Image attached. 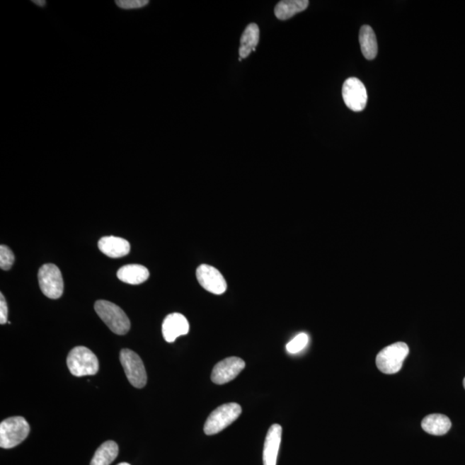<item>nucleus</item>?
<instances>
[{
    "mask_svg": "<svg viewBox=\"0 0 465 465\" xmlns=\"http://www.w3.org/2000/svg\"><path fill=\"white\" fill-rule=\"evenodd\" d=\"M360 42L362 54L365 59H374L379 51L374 30L371 26L364 25L360 29Z\"/></svg>",
    "mask_w": 465,
    "mask_h": 465,
    "instance_id": "18",
    "label": "nucleus"
},
{
    "mask_svg": "<svg viewBox=\"0 0 465 465\" xmlns=\"http://www.w3.org/2000/svg\"><path fill=\"white\" fill-rule=\"evenodd\" d=\"M98 248L106 256L117 258L129 254L130 244L128 241L121 237L105 236L99 240Z\"/></svg>",
    "mask_w": 465,
    "mask_h": 465,
    "instance_id": "13",
    "label": "nucleus"
},
{
    "mask_svg": "<svg viewBox=\"0 0 465 465\" xmlns=\"http://www.w3.org/2000/svg\"><path fill=\"white\" fill-rule=\"evenodd\" d=\"M421 427L429 435L441 436L446 435L450 430L452 423L447 416L440 413H433L425 417L421 423Z\"/></svg>",
    "mask_w": 465,
    "mask_h": 465,
    "instance_id": "15",
    "label": "nucleus"
},
{
    "mask_svg": "<svg viewBox=\"0 0 465 465\" xmlns=\"http://www.w3.org/2000/svg\"><path fill=\"white\" fill-rule=\"evenodd\" d=\"M309 343V336L304 333H299L286 345V350L292 355L299 352L304 350Z\"/></svg>",
    "mask_w": 465,
    "mask_h": 465,
    "instance_id": "20",
    "label": "nucleus"
},
{
    "mask_svg": "<svg viewBox=\"0 0 465 465\" xmlns=\"http://www.w3.org/2000/svg\"><path fill=\"white\" fill-rule=\"evenodd\" d=\"M120 362L130 383L137 389L145 387L148 376L141 357L130 349H122Z\"/></svg>",
    "mask_w": 465,
    "mask_h": 465,
    "instance_id": "7",
    "label": "nucleus"
},
{
    "mask_svg": "<svg viewBox=\"0 0 465 465\" xmlns=\"http://www.w3.org/2000/svg\"><path fill=\"white\" fill-rule=\"evenodd\" d=\"M282 439V427L274 424L269 428L265 437L263 464L264 465H277L278 451H280Z\"/></svg>",
    "mask_w": 465,
    "mask_h": 465,
    "instance_id": "12",
    "label": "nucleus"
},
{
    "mask_svg": "<svg viewBox=\"0 0 465 465\" xmlns=\"http://www.w3.org/2000/svg\"><path fill=\"white\" fill-rule=\"evenodd\" d=\"M67 364L71 374L78 377L97 374L99 369L97 356L86 347L71 349Z\"/></svg>",
    "mask_w": 465,
    "mask_h": 465,
    "instance_id": "2",
    "label": "nucleus"
},
{
    "mask_svg": "<svg viewBox=\"0 0 465 465\" xmlns=\"http://www.w3.org/2000/svg\"><path fill=\"white\" fill-rule=\"evenodd\" d=\"M241 407L237 403H226L214 409L205 424L207 435H214L228 427L236 421L241 413Z\"/></svg>",
    "mask_w": 465,
    "mask_h": 465,
    "instance_id": "5",
    "label": "nucleus"
},
{
    "mask_svg": "<svg viewBox=\"0 0 465 465\" xmlns=\"http://www.w3.org/2000/svg\"><path fill=\"white\" fill-rule=\"evenodd\" d=\"M15 256L11 250L5 245L0 246V268L8 271L13 265Z\"/></svg>",
    "mask_w": 465,
    "mask_h": 465,
    "instance_id": "21",
    "label": "nucleus"
},
{
    "mask_svg": "<svg viewBox=\"0 0 465 465\" xmlns=\"http://www.w3.org/2000/svg\"><path fill=\"white\" fill-rule=\"evenodd\" d=\"M30 432V425L23 417L4 420L0 424V447L4 449L16 447L27 438Z\"/></svg>",
    "mask_w": 465,
    "mask_h": 465,
    "instance_id": "3",
    "label": "nucleus"
},
{
    "mask_svg": "<svg viewBox=\"0 0 465 465\" xmlns=\"http://www.w3.org/2000/svg\"><path fill=\"white\" fill-rule=\"evenodd\" d=\"M95 311L111 331L125 335L130 331V321L123 310L109 301L99 300L94 305Z\"/></svg>",
    "mask_w": 465,
    "mask_h": 465,
    "instance_id": "1",
    "label": "nucleus"
},
{
    "mask_svg": "<svg viewBox=\"0 0 465 465\" xmlns=\"http://www.w3.org/2000/svg\"><path fill=\"white\" fill-rule=\"evenodd\" d=\"M119 448L113 440L106 441L98 448L91 465H110L117 459Z\"/></svg>",
    "mask_w": 465,
    "mask_h": 465,
    "instance_id": "19",
    "label": "nucleus"
},
{
    "mask_svg": "<svg viewBox=\"0 0 465 465\" xmlns=\"http://www.w3.org/2000/svg\"><path fill=\"white\" fill-rule=\"evenodd\" d=\"M343 97L345 105L355 113H360L367 107V91L359 79L349 78L344 82Z\"/></svg>",
    "mask_w": 465,
    "mask_h": 465,
    "instance_id": "8",
    "label": "nucleus"
},
{
    "mask_svg": "<svg viewBox=\"0 0 465 465\" xmlns=\"http://www.w3.org/2000/svg\"><path fill=\"white\" fill-rule=\"evenodd\" d=\"M117 465H130V464H128V463H121V464H119Z\"/></svg>",
    "mask_w": 465,
    "mask_h": 465,
    "instance_id": "25",
    "label": "nucleus"
},
{
    "mask_svg": "<svg viewBox=\"0 0 465 465\" xmlns=\"http://www.w3.org/2000/svg\"><path fill=\"white\" fill-rule=\"evenodd\" d=\"M196 276L198 283L207 292L222 295L226 291V282L222 273L214 266L209 265H201L197 269Z\"/></svg>",
    "mask_w": 465,
    "mask_h": 465,
    "instance_id": "9",
    "label": "nucleus"
},
{
    "mask_svg": "<svg viewBox=\"0 0 465 465\" xmlns=\"http://www.w3.org/2000/svg\"><path fill=\"white\" fill-rule=\"evenodd\" d=\"M463 384H464V389H465V377H464V379Z\"/></svg>",
    "mask_w": 465,
    "mask_h": 465,
    "instance_id": "26",
    "label": "nucleus"
},
{
    "mask_svg": "<svg viewBox=\"0 0 465 465\" xmlns=\"http://www.w3.org/2000/svg\"><path fill=\"white\" fill-rule=\"evenodd\" d=\"M188 320L180 313L170 314L162 323V335L166 343H173L178 337L188 335Z\"/></svg>",
    "mask_w": 465,
    "mask_h": 465,
    "instance_id": "11",
    "label": "nucleus"
},
{
    "mask_svg": "<svg viewBox=\"0 0 465 465\" xmlns=\"http://www.w3.org/2000/svg\"><path fill=\"white\" fill-rule=\"evenodd\" d=\"M409 348L404 343H396L384 348L377 355V367L384 374H395L403 367V362L408 355Z\"/></svg>",
    "mask_w": 465,
    "mask_h": 465,
    "instance_id": "4",
    "label": "nucleus"
},
{
    "mask_svg": "<svg viewBox=\"0 0 465 465\" xmlns=\"http://www.w3.org/2000/svg\"><path fill=\"white\" fill-rule=\"evenodd\" d=\"M246 367L244 360L238 357H229L214 365L212 380L216 384H225L234 380Z\"/></svg>",
    "mask_w": 465,
    "mask_h": 465,
    "instance_id": "10",
    "label": "nucleus"
},
{
    "mask_svg": "<svg viewBox=\"0 0 465 465\" xmlns=\"http://www.w3.org/2000/svg\"><path fill=\"white\" fill-rule=\"evenodd\" d=\"M309 4L307 0H285L277 4L274 13L277 19L287 20L298 13H303L307 9Z\"/></svg>",
    "mask_w": 465,
    "mask_h": 465,
    "instance_id": "16",
    "label": "nucleus"
},
{
    "mask_svg": "<svg viewBox=\"0 0 465 465\" xmlns=\"http://www.w3.org/2000/svg\"><path fill=\"white\" fill-rule=\"evenodd\" d=\"M258 41H260V29L256 23H250L241 35L240 58L248 57L253 51H256Z\"/></svg>",
    "mask_w": 465,
    "mask_h": 465,
    "instance_id": "17",
    "label": "nucleus"
},
{
    "mask_svg": "<svg viewBox=\"0 0 465 465\" xmlns=\"http://www.w3.org/2000/svg\"><path fill=\"white\" fill-rule=\"evenodd\" d=\"M41 291L50 299H58L64 291V282L61 271L54 264L43 265L38 272Z\"/></svg>",
    "mask_w": 465,
    "mask_h": 465,
    "instance_id": "6",
    "label": "nucleus"
},
{
    "mask_svg": "<svg viewBox=\"0 0 465 465\" xmlns=\"http://www.w3.org/2000/svg\"><path fill=\"white\" fill-rule=\"evenodd\" d=\"M117 276L126 284L140 285L149 280V271L142 265H127L118 270Z\"/></svg>",
    "mask_w": 465,
    "mask_h": 465,
    "instance_id": "14",
    "label": "nucleus"
},
{
    "mask_svg": "<svg viewBox=\"0 0 465 465\" xmlns=\"http://www.w3.org/2000/svg\"><path fill=\"white\" fill-rule=\"evenodd\" d=\"M35 5L38 6H46V1L45 0H42V1H37V0H33V1Z\"/></svg>",
    "mask_w": 465,
    "mask_h": 465,
    "instance_id": "24",
    "label": "nucleus"
},
{
    "mask_svg": "<svg viewBox=\"0 0 465 465\" xmlns=\"http://www.w3.org/2000/svg\"><path fill=\"white\" fill-rule=\"evenodd\" d=\"M8 319V306L6 298L0 294V324H6Z\"/></svg>",
    "mask_w": 465,
    "mask_h": 465,
    "instance_id": "23",
    "label": "nucleus"
},
{
    "mask_svg": "<svg viewBox=\"0 0 465 465\" xmlns=\"http://www.w3.org/2000/svg\"><path fill=\"white\" fill-rule=\"evenodd\" d=\"M149 3L148 0H117L116 1L117 6L125 10L139 9L146 6Z\"/></svg>",
    "mask_w": 465,
    "mask_h": 465,
    "instance_id": "22",
    "label": "nucleus"
}]
</instances>
